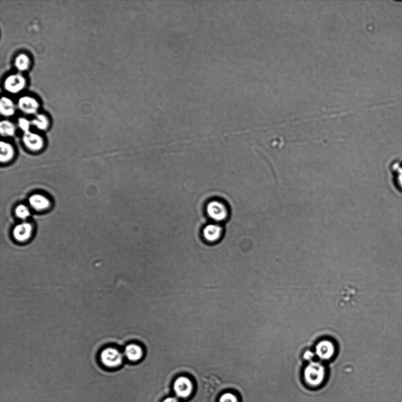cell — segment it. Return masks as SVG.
<instances>
[{"instance_id": "1", "label": "cell", "mask_w": 402, "mask_h": 402, "mask_svg": "<svg viewBox=\"0 0 402 402\" xmlns=\"http://www.w3.org/2000/svg\"><path fill=\"white\" fill-rule=\"evenodd\" d=\"M325 368L318 362H312L308 365L304 372L305 381L312 388H318L322 384L325 379Z\"/></svg>"}, {"instance_id": "2", "label": "cell", "mask_w": 402, "mask_h": 402, "mask_svg": "<svg viewBox=\"0 0 402 402\" xmlns=\"http://www.w3.org/2000/svg\"><path fill=\"white\" fill-rule=\"evenodd\" d=\"M173 389L177 397L181 399H187L193 394V383L187 376H181L173 382Z\"/></svg>"}, {"instance_id": "3", "label": "cell", "mask_w": 402, "mask_h": 402, "mask_svg": "<svg viewBox=\"0 0 402 402\" xmlns=\"http://www.w3.org/2000/svg\"><path fill=\"white\" fill-rule=\"evenodd\" d=\"M206 212L210 218L216 222H223L228 215L226 205L219 200L210 202L206 208Z\"/></svg>"}, {"instance_id": "4", "label": "cell", "mask_w": 402, "mask_h": 402, "mask_svg": "<svg viewBox=\"0 0 402 402\" xmlns=\"http://www.w3.org/2000/svg\"><path fill=\"white\" fill-rule=\"evenodd\" d=\"M27 81L20 73L13 74L7 77L4 83L5 89L12 94H18L26 86Z\"/></svg>"}, {"instance_id": "5", "label": "cell", "mask_w": 402, "mask_h": 402, "mask_svg": "<svg viewBox=\"0 0 402 402\" xmlns=\"http://www.w3.org/2000/svg\"><path fill=\"white\" fill-rule=\"evenodd\" d=\"M100 358L102 363L109 368L120 366L123 360L122 353L114 348H108L103 350Z\"/></svg>"}, {"instance_id": "6", "label": "cell", "mask_w": 402, "mask_h": 402, "mask_svg": "<svg viewBox=\"0 0 402 402\" xmlns=\"http://www.w3.org/2000/svg\"><path fill=\"white\" fill-rule=\"evenodd\" d=\"M17 106L20 111L28 115H32L38 113L39 103L32 97L24 95L18 99Z\"/></svg>"}, {"instance_id": "7", "label": "cell", "mask_w": 402, "mask_h": 402, "mask_svg": "<svg viewBox=\"0 0 402 402\" xmlns=\"http://www.w3.org/2000/svg\"><path fill=\"white\" fill-rule=\"evenodd\" d=\"M223 228L217 224H210L203 230V236L206 241L214 243L219 241L222 238Z\"/></svg>"}, {"instance_id": "8", "label": "cell", "mask_w": 402, "mask_h": 402, "mask_svg": "<svg viewBox=\"0 0 402 402\" xmlns=\"http://www.w3.org/2000/svg\"><path fill=\"white\" fill-rule=\"evenodd\" d=\"M23 142L27 148L32 151H38L43 147V140L41 136L31 131L25 132Z\"/></svg>"}, {"instance_id": "9", "label": "cell", "mask_w": 402, "mask_h": 402, "mask_svg": "<svg viewBox=\"0 0 402 402\" xmlns=\"http://www.w3.org/2000/svg\"><path fill=\"white\" fill-rule=\"evenodd\" d=\"M317 355L321 359L327 360L331 358L334 355V346L332 343L329 341L320 342L316 347Z\"/></svg>"}, {"instance_id": "10", "label": "cell", "mask_w": 402, "mask_h": 402, "mask_svg": "<svg viewBox=\"0 0 402 402\" xmlns=\"http://www.w3.org/2000/svg\"><path fill=\"white\" fill-rule=\"evenodd\" d=\"M32 233V226L31 224L27 223H23L17 225L14 228L13 234L15 239L18 241L24 242L27 241Z\"/></svg>"}, {"instance_id": "11", "label": "cell", "mask_w": 402, "mask_h": 402, "mask_svg": "<svg viewBox=\"0 0 402 402\" xmlns=\"http://www.w3.org/2000/svg\"><path fill=\"white\" fill-rule=\"evenodd\" d=\"M124 355L128 360L136 362L142 359L144 352L141 346L136 344H130L125 348Z\"/></svg>"}, {"instance_id": "12", "label": "cell", "mask_w": 402, "mask_h": 402, "mask_svg": "<svg viewBox=\"0 0 402 402\" xmlns=\"http://www.w3.org/2000/svg\"><path fill=\"white\" fill-rule=\"evenodd\" d=\"M29 204L36 210H44L49 208L50 202L49 199L40 194H34L29 198Z\"/></svg>"}, {"instance_id": "13", "label": "cell", "mask_w": 402, "mask_h": 402, "mask_svg": "<svg viewBox=\"0 0 402 402\" xmlns=\"http://www.w3.org/2000/svg\"><path fill=\"white\" fill-rule=\"evenodd\" d=\"M0 113L5 117H10L16 113V106L12 99L7 97H2L0 100Z\"/></svg>"}, {"instance_id": "14", "label": "cell", "mask_w": 402, "mask_h": 402, "mask_svg": "<svg viewBox=\"0 0 402 402\" xmlns=\"http://www.w3.org/2000/svg\"><path fill=\"white\" fill-rule=\"evenodd\" d=\"M1 154H0V160L2 163H6L12 159L14 156V149L9 143L2 142L0 143Z\"/></svg>"}, {"instance_id": "15", "label": "cell", "mask_w": 402, "mask_h": 402, "mask_svg": "<svg viewBox=\"0 0 402 402\" xmlns=\"http://www.w3.org/2000/svg\"><path fill=\"white\" fill-rule=\"evenodd\" d=\"M14 65L18 71H26L30 65V59L27 54L21 53L15 59Z\"/></svg>"}, {"instance_id": "16", "label": "cell", "mask_w": 402, "mask_h": 402, "mask_svg": "<svg viewBox=\"0 0 402 402\" xmlns=\"http://www.w3.org/2000/svg\"><path fill=\"white\" fill-rule=\"evenodd\" d=\"M16 131L14 124L9 120H3L0 122V132L3 136H13Z\"/></svg>"}, {"instance_id": "17", "label": "cell", "mask_w": 402, "mask_h": 402, "mask_svg": "<svg viewBox=\"0 0 402 402\" xmlns=\"http://www.w3.org/2000/svg\"><path fill=\"white\" fill-rule=\"evenodd\" d=\"M31 125L40 130H45L49 127V121L43 114H38L31 121Z\"/></svg>"}, {"instance_id": "18", "label": "cell", "mask_w": 402, "mask_h": 402, "mask_svg": "<svg viewBox=\"0 0 402 402\" xmlns=\"http://www.w3.org/2000/svg\"><path fill=\"white\" fill-rule=\"evenodd\" d=\"M218 402H239V399L234 393L226 392L219 397Z\"/></svg>"}, {"instance_id": "19", "label": "cell", "mask_w": 402, "mask_h": 402, "mask_svg": "<svg viewBox=\"0 0 402 402\" xmlns=\"http://www.w3.org/2000/svg\"><path fill=\"white\" fill-rule=\"evenodd\" d=\"M16 214L18 218L21 219H27V217L30 215V212H29V210L27 207L22 205L18 206L16 208Z\"/></svg>"}, {"instance_id": "20", "label": "cell", "mask_w": 402, "mask_h": 402, "mask_svg": "<svg viewBox=\"0 0 402 402\" xmlns=\"http://www.w3.org/2000/svg\"><path fill=\"white\" fill-rule=\"evenodd\" d=\"M18 127H19L21 130L23 131L25 133V132L29 131V128H30L31 122L28 119H25V118L21 117L20 119H18Z\"/></svg>"}, {"instance_id": "21", "label": "cell", "mask_w": 402, "mask_h": 402, "mask_svg": "<svg viewBox=\"0 0 402 402\" xmlns=\"http://www.w3.org/2000/svg\"><path fill=\"white\" fill-rule=\"evenodd\" d=\"M161 402H179V401L175 397L168 396L165 397Z\"/></svg>"}, {"instance_id": "22", "label": "cell", "mask_w": 402, "mask_h": 402, "mask_svg": "<svg viewBox=\"0 0 402 402\" xmlns=\"http://www.w3.org/2000/svg\"><path fill=\"white\" fill-rule=\"evenodd\" d=\"M398 178H399V182L402 187V169H399V177H398Z\"/></svg>"}]
</instances>
